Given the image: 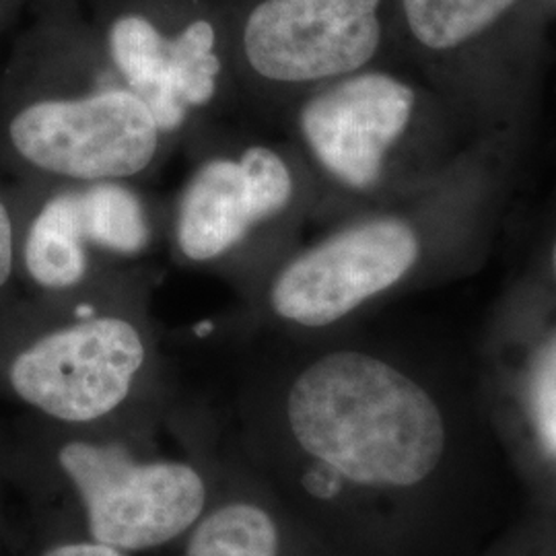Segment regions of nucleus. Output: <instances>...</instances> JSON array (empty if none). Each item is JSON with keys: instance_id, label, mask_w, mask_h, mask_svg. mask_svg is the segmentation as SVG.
<instances>
[{"instance_id": "1", "label": "nucleus", "mask_w": 556, "mask_h": 556, "mask_svg": "<svg viewBox=\"0 0 556 556\" xmlns=\"http://www.w3.org/2000/svg\"><path fill=\"white\" fill-rule=\"evenodd\" d=\"M285 413L299 447L337 482L417 489L443 466L450 435L433 396L363 351H332L291 379Z\"/></svg>"}, {"instance_id": "2", "label": "nucleus", "mask_w": 556, "mask_h": 556, "mask_svg": "<svg viewBox=\"0 0 556 556\" xmlns=\"http://www.w3.org/2000/svg\"><path fill=\"white\" fill-rule=\"evenodd\" d=\"M190 151L194 167L167 219L174 254L254 282L280 258V233L298 208L293 160L273 142L223 128Z\"/></svg>"}, {"instance_id": "3", "label": "nucleus", "mask_w": 556, "mask_h": 556, "mask_svg": "<svg viewBox=\"0 0 556 556\" xmlns=\"http://www.w3.org/2000/svg\"><path fill=\"white\" fill-rule=\"evenodd\" d=\"M4 135L21 165L54 184L139 181L174 147L103 48L64 85L20 103Z\"/></svg>"}, {"instance_id": "4", "label": "nucleus", "mask_w": 556, "mask_h": 556, "mask_svg": "<svg viewBox=\"0 0 556 556\" xmlns=\"http://www.w3.org/2000/svg\"><path fill=\"white\" fill-rule=\"evenodd\" d=\"M381 0H252L233 20L239 108L260 116L363 71L381 43Z\"/></svg>"}, {"instance_id": "5", "label": "nucleus", "mask_w": 556, "mask_h": 556, "mask_svg": "<svg viewBox=\"0 0 556 556\" xmlns=\"http://www.w3.org/2000/svg\"><path fill=\"white\" fill-rule=\"evenodd\" d=\"M103 52L174 144L192 149L239 108L231 34L208 13L163 25L142 9H126L108 23Z\"/></svg>"}, {"instance_id": "6", "label": "nucleus", "mask_w": 556, "mask_h": 556, "mask_svg": "<svg viewBox=\"0 0 556 556\" xmlns=\"http://www.w3.org/2000/svg\"><path fill=\"white\" fill-rule=\"evenodd\" d=\"M96 278L89 298L75 303L73 319L29 342L9 367L15 394L64 422H91L114 413L149 361L139 321L103 307L93 295Z\"/></svg>"}, {"instance_id": "7", "label": "nucleus", "mask_w": 556, "mask_h": 556, "mask_svg": "<svg viewBox=\"0 0 556 556\" xmlns=\"http://www.w3.org/2000/svg\"><path fill=\"white\" fill-rule=\"evenodd\" d=\"M417 231L383 215L355 220L332 236L280 258L254 282L266 309L301 328H326L396 287L417 264Z\"/></svg>"}, {"instance_id": "8", "label": "nucleus", "mask_w": 556, "mask_h": 556, "mask_svg": "<svg viewBox=\"0 0 556 556\" xmlns=\"http://www.w3.org/2000/svg\"><path fill=\"white\" fill-rule=\"evenodd\" d=\"M60 466L85 503L89 534L118 551H147L184 534L199 519L206 489L186 464H139L119 445L75 441Z\"/></svg>"}, {"instance_id": "9", "label": "nucleus", "mask_w": 556, "mask_h": 556, "mask_svg": "<svg viewBox=\"0 0 556 556\" xmlns=\"http://www.w3.org/2000/svg\"><path fill=\"white\" fill-rule=\"evenodd\" d=\"M415 101V91L396 77L358 71L301 100L295 112L299 140L340 188L374 192L410 124Z\"/></svg>"}, {"instance_id": "10", "label": "nucleus", "mask_w": 556, "mask_h": 556, "mask_svg": "<svg viewBox=\"0 0 556 556\" xmlns=\"http://www.w3.org/2000/svg\"><path fill=\"white\" fill-rule=\"evenodd\" d=\"M23 270L40 289L73 293L112 262L91 250L80 219L77 184H54L21 239Z\"/></svg>"}, {"instance_id": "11", "label": "nucleus", "mask_w": 556, "mask_h": 556, "mask_svg": "<svg viewBox=\"0 0 556 556\" xmlns=\"http://www.w3.org/2000/svg\"><path fill=\"white\" fill-rule=\"evenodd\" d=\"M80 219L91 250L103 262H130L147 256L160 239L155 206L137 181L105 179L77 184Z\"/></svg>"}, {"instance_id": "12", "label": "nucleus", "mask_w": 556, "mask_h": 556, "mask_svg": "<svg viewBox=\"0 0 556 556\" xmlns=\"http://www.w3.org/2000/svg\"><path fill=\"white\" fill-rule=\"evenodd\" d=\"M516 0H402L404 17L422 46L450 50L482 34Z\"/></svg>"}, {"instance_id": "13", "label": "nucleus", "mask_w": 556, "mask_h": 556, "mask_svg": "<svg viewBox=\"0 0 556 556\" xmlns=\"http://www.w3.org/2000/svg\"><path fill=\"white\" fill-rule=\"evenodd\" d=\"M188 556H278L275 519L250 503H231L206 517L188 542Z\"/></svg>"}, {"instance_id": "14", "label": "nucleus", "mask_w": 556, "mask_h": 556, "mask_svg": "<svg viewBox=\"0 0 556 556\" xmlns=\"http://www.w3.org/2000/svg\"><path fill=\"white\" fill-rule=\"evenodd\" d=\"M528 420L540 452L556 462V338L542 351L530 376Z\"/></svg>"}, {"instance_id": "15", "label": "nucleus", "mask_w": 556, "mask_h": 556, "mask_svg": "<svg viewBox=\"0 0 556 556\" xmlns=\"http://www.w3.org/2000/svg\"><path fill=\"white\" fill-rule=\"evenodd\" d=\"M17 262V225L11 206L0 199V289L11 280Z\"/></svg>"}, {"instance_id": "16", "label": "nucleus", "mask_w": 556, "mask_h": 556, "mask_svg": "<svg viewBox=\"0 0 556 556\" xmlns=\"http://www.w3.org/2000/svg\"><path fill=\"white\" fill-rule=\"evenodd\" d=\"M41 556H126L124 551L100 542H83V544H64L56 546Z\"/></svg>"}, {"instance_id": "17", "label": "nucleus", "mask_w": 556, "mask_h": 556, "mask_svg": "<svg viewBox=\"0 0 556 556\" xmlns=\"http://www.w3.org/2000/svg\"><path fill=\"white\" fill-rule=\"evenodd\" d=\"M553 264H555V273H556V245H555V256H553Z\"/></svg>"}]
</instances>
